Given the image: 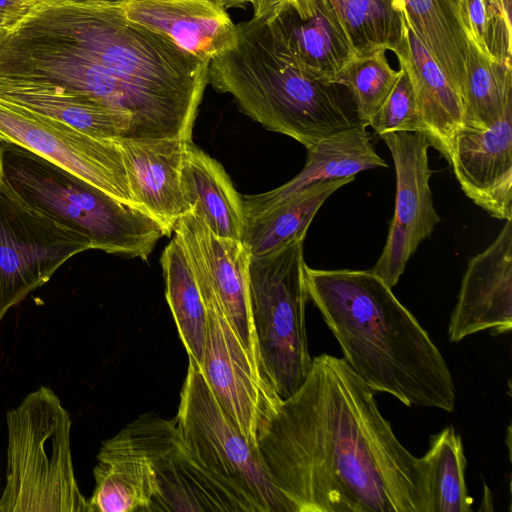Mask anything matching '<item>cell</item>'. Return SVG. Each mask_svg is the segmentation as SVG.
<instances>
[{
    "mask_svg": "<svg viewBox=\"0 0 512 512\" xmlns=\"http://www.w3.org/2000/svg\"><path fill=\"white\" fill-rule=\"evenodd\" d=\"M257 446L296 512H428L422 457L402 445L375 392L343 358H312Z\"/></svg>",
    "mask_w": 512,
    "mask_h": 512,
    "instance_id": "6da1fadb",
    "label": "cell"
},
{
    "mask_svg": "<svg viewBox=\"0 0 512 512\" xmlns=\"http://www.w3.org/2000/svg\"><path fill=\"white\" fill-rule=\"evenodd\" d=\"M305 283L343 359L374 392L408 407L455 410L456 388L444 357L378 275L306 265Z\"/></svg>",
    "mask_w": 512,
    "mask_h": 512,
    "instance_id": "7a4b0ae2",
    "label": "cell"
},
{
    "mask_svg": "<svg viewBox=\"0 0 512 512\" xmlns=\"http://www.w3.org/2000/svg\"><path fill=\"white\" fill-rule=\"evenodd\" d=\"M237 29L235 45L209 62L208 84L230 94L243 113L306 149L365 126L351 90L298 65L266 17H252Z\"/></svg>",
    "mask_w": 512,
    "mask_h": 512,
    "instance_id": "3957f363",
    "label": "cell"
},
{
    "mask_svg": "<svg viewBox=\"0 0 512 512\" xmlns=\"http://www.w3.org/2000/svg\"><path fill=\"white\" fill-rule=\"evenodd\" d=\"M80 49L135 92L175 138L191 141L209 63L128 21L123 6L56 0L39 6Z\"/></svg>",
    "mask_w": 512,
    "mask_h": 512,
    "instance_id": "277c9868",
    "label": "cell"
},
{
    "mask_svg": "<svg viewBox=\"0 0 512 512\" xmlns=\"http://www.w3.org/2000/svg\"><path fill=\"white\" fill-rule=\"evenodd\" d=\"M0 179L24 201L87 237L92 249L146 261L162 226L140 207L122 202L66 169L0 140Z\"/></svg>",
    "mask_w": 512,
    "mask_h": 512,
    "instance_id": "5b68a950",
    "label": "cell"
},
{
    "mask_svg": "<svg viewBox=\"0 0 512 512\" xmlns=\"http://www.w3.org/2000/svg\"><path fill=\"white\" fill-rule=\"evenodd\" d=\"M6 426L0 512H90L74 471L72 420L57 394L47 386L28 393Z\"/></svg>",
    "mask_w": 512,
    "mask_h": 512,
    "instance_id": "8992f818",
    "label": "cell"
},
{
    "mask_svg": "<svg viewBox=\"0 0 512 512\" xmlns=\"http://www.w3.org/2000/svg\"><path fill=\"white\" fill-rule=\"evenodd\" d=\"M304 239L251 255L248 266L250 311L261 365L282 399L302 385L312 364L305 320L309 296Z\"/></svg>",
    "mask_w": 512,
    "mask_h": 512,
    "instance_id": "52a82bcc",
    "label": "cell"
},
{
    "mask_svg": "<svg viewBox=\"0 0 512 512\" xmlns=\"http://www.w3.org/2000/svg\"><path fill=\"white\" fill-rule=\"evenodd\" d=\"M174 421L193 460L242 511L296 512L268 474L258 447L240 433L190 360Z\"/></svg>",
    "mask_w": 512,
    "mask_h": 512,
    "instance_id": "ba28073f",
    "label": "cell"
},
{
    "mask_svg": "<svg viewBox=\"0 0 512 512\" xmlns=\"http://www.w3.org/2000/svg\"><path fill=\"white\" fill-rule=\"evenodd\" d=\"M89 249L87 237L34 208L0 179V321L62 264Z\"/></svg>",
    "mask_w": 512,
    "mask_h": 512,
    "instance_id": "9c48e42d",
    "label": "cell"
},
{
    "mask_svg": "<svg viewBox=\"0 0 512 512\" xmlns=\"http://www.w3.org/2000/svg\"><path fill=\"white\" fill-rule=\"evenodd\" d=\"M194 276L206 307L205 345L197 368L240 433L258 447L259 429L283 399L241 341L212 288L201 276Z\"/></svg>",
    "mask_w": 512,
    "mask_h": 512,
    "instance_id": "30bf717a",
    "label": "cell"
},
{
    "mask_svg": "<svg viewBox=\"0 0 512 512\" xmlns=\"http://www.w3.org/2000/svg\"><path fill=\"white\" fill-rule=\"evenodd\" d=\"M0 140L22 146L112 197L136 205L116 138L93 136L0 97Z\"/></svg>",
    "mask_w": 512,
    "mask_h": 512,
    "instance_id": "8fae6325",
    "label": "cell"
},
{
    "mask_svg": "<svg viewBox=\"0 0 512 512\" xmlns=\"http://www.w3.org/2000/svg\"><path fill=\"white\" fill-rule=\"evenodd\" d=\"M394 162L396 174L395 210L382 253L371 271L394 287L410 257L428 238L440 216L434 208L429 180L427 137L418 132L380 135Z\"/></svg>",
    "mask_w": 512,
    "mask_h": 512,
    "instance_id": "7c38bea8",
    "label": "cell"
},
{
    "mask_svg": "<svg viewBox=\"0 0 512 512\" xmlns=\"http://www.w3.org/2000/svg\"><path fill=\"white\" fill-rule=\"evenodd\" d=\"M174 233L193 272L212 288L241 341L261 364L249 303V250L240 240L215 235L192 211L178 220Z\"/></svg>",
    "mask_w": 512,
    "mask_h": 512,
    "instance_id": "4fadbf2b",
    "label": "cell"
},
{
    "mask_svg": "<svg viewBox=\"0 0 512 512\" xmlns=\"http://www.w3.org/2000/svg\"><path fill=\"white\" fill-rule=\"evenodd\" d=\"M134 422L155 467L159 496L154 511H241L193 460L174 419L146 413Z\"/></svg>",
    "mask_w": 512,
    "mask_h": 512,
    "instance_id": "5bb4252c",
    "label": "cell"
},
{
    "mask_svg": "<svg viewBox=\"0 0 512 512\" xmlns=\"http://www.w3.org/2000/svg\"><path fill=\"white\" fill-rule=\"evenodd\" d=\"M512 329V220L495 240L468 263L450 317L451 342L484 330L505 334Z\"/></svg>",
    "mask_w": 512,
    "mask_h": 512,
    "instance_id": "9a60e30c",
    "label": "cell"
},
{
    "mask_svg": "<svg viewBox=\"0 0 512 512\" xmlns=\"http://www.w3.org/2000/svg\"><path fill=\"white\" fill-rule=\"evenodd\" d=\"M449 164L469 199L494 218L512 220V109L486 129L465 126Z\"/></svg>",
    "mask_w": 512,
    "mask_h": 512,
    "instance_id": "2e32d148",
    "label": "cell"
},
{
    "mask_svg": "<svg viewBox=\"0 0 512 512\" xmlns=\"http://www.w3.org/2000/svg\"><path fill=\"white\" fill-rule=\"evenodd\" d=\"M134 203L151 215L170 236L190 211L185 202L181 169L186 145L179 138H116Z\"/></svg>",
    "mask_w": 512,
    "mask_h": 512,
    "instance_id": "e0dca14e",
    "label": "cell"
},
{
    "mask_svg": "<svg viewBox=\"0 0 512 512\" xmlns=\"http://www.w3.org/2000/svg\"><path fill=\"white\" fill-rule=\"evenodd\" d=\"M266 18L297 64L320 78L333 81L356 56L329 0H286Z\"/></svg>",
    "mask_w": 512,
    "mask_h": 512,
    "instance_id": "ac0fdd59",
    "label": "cell"
},
{
    "mask_svg": "<svg viewBox=\"0 0 512 512\" xmlns=\"http://www.w3.org/2000/svg\"><path fill=\"white\" fill-rule=\"evenodd\" d=\"M96 459L90 512L154 511L157 476L134 421L104 441Z\"/></svg>",
    "mask_w": 512,
    "mask_h": 512,
    "instance_id": "d6986e66",
    "label": "cell"
},
{
    "mask_svg": "<svg viewBox=\"0 0 512 512\" xmlns=\"http://www.w3.org/2000/svg\"><path fill=\"white\" fill-rule=\"evenodd\" d=\"M123 12L128 21L168 37L208 63L237 41V24L214 0H133Z\"/></svg>",
    "mask_w": 512,
    "mask_h": 512,
    "instance_id": "ffe728a7",
    "label": "cell"
},
{
    "mask_svg": "<svg viewBox=\"0 0 512 512\" xmlns=\"http://www.w3.org/2000/svg\"><path fill=\"white\" fill-rule=\"evenodd\" d=\"M395 55L410 78L424 135L449 163L455 138L465 127L462 97L407 20L405 39Z\"/></svg>",
    "mask_w": 512,
    "mask_h": 512,
    "instance_id": "44dd1931",
    "label": "cell"
},
{
    "mask_svg": "<svg viewBox=\"0 0 512 512\" xmlns=\"http://www.w3.org/2000/svg\"><path fill=\"white\" fill-rule=\"evenodd\" d=\"M387 166L376 153L366 126L342 131L307 148L304 168L284 185L263 194L243 196L245 215L257 214L313 184Z\"/></svg>",
    "mask_w": 512,
    "mask_h": 512,
    "instance_id": "7402d4cb",
    "label": "cell"
},
{
    "mask_svg": "<svg viewBox=\"0 0 512 512\" xmlns=\"http://www.w3.org/2000/svg\"><path fill=\"white\" fill-rule=\"evenodd\" d=\"M181 185L190 211L215 235L242 241L246 221L243 196L223 166L192 141L186 145Z\"/></svg>",
    "mask_w": 512,
    "mask_h": 512,
    "instance_id": "603a6c76",
    "label": "cell"
},
{
    "mask_svg": "<svg viewBox=\"0 0 512 512\" xmlns=\"http://www.w3.org/2000/svg\"><path fill=\"white\" fill-rule=\"evenodd\" d=\"M0 97L101 138H132L131 117L59 87L0 81Z\"/></svg>",
    "mask_w": 512,
    "mask_h": 512,
    "instance_id": "cb8c5ba5",
    "label": "cell"
},
{
    "mask_svg": "<svg viewBox=\"0 0 512 512\" xmlns=\"http://www.w3.org/2000/svg\"><path fill=\"white\" fill-rule=\"evenodd\" d=\"M411 29L463 100L468 28L464 0H400Z\"/></svg>",
    "mask_w": 512,
    "mask_h": 512,
    "instance_id": "d4e9b609",
    "label": "cell"
},
{
    "mask_svg": "<svg viewBox=\"0 0 512 512\" xmlns=\"http://www.w3.org/2000/svg\"><path fill=\"white\" fill-rule=\"evenodd\" d=\"M354 177L333 179L308 186L269 208L246 217L242 242L251 255H262L305 238L323 203Z\"/></svg>",
    "mask_w": 512,
    "mask_h": 512,
    "instance_id": "484cf974",
    "label": "cell"
},
{
    "mask_svg": "<svg viewBox=\"0 0 512 512\" xmlns=\"http://www.w3.org/2000/svg\"><path fill=\"white\" fill-rule=\"evenodd\" d=\"M166 299L189 360L200 366L206 333V307L186 253L176 236L161 255Z\"/></svg>",
    "mask_w": 512,
    "mask_h": 512,
    "instance_id": "4316f807",
    "label": "cell"
},
{
    "mask_svg": "<svg viewBox=\"0 0 512 512\" xmlns=\"http://www.w3.org/2000/svg\"><path fill=\"white\" fill-rule=\"evenodd\" d=\"M464 126L486 129L512 109L511 67L484 55L469 39L463 85Z\"/></svg>",
    "mask_w": 512,
    "mask_h": 512,
    "instance_id": "83f0119b",
    "label": "cell"
},
{
    "mask_svg": "<svg viewBox=\"0 0 512 512\" xmlns=\"http://www.w3.org/2000/svg\"><path fill=\"white\" fill-rule=\"evenodd\" d=\"M356 56L378 50L394 53L406 34V18L400 0H329Z\"/></svg>",
    "mask_w": 512,
    "mask_h": 512,
    "instance_id": "f1b7e54d",
    "label": "cell"
},
{
    "mask_svg": "<svg viewBox=\"0 0 512 512\" xmlns=\"http://www.w3.org/2000/svg\"><path fill=\"white\" fill-rule=\"evenodd\" d=\"M427 477L428 512H472L465 480L466 457L461 436L446 426L429 442L422 456Z\"/></svg>",
    "mask_w": 512,
    "mask_h": 512,
    "instance_id": "f546056e",
    "label": "cell"
},
{
    "mask_svg": "<svg viewBox=\"0 0 512 512\" xmlns=\"http://www.w3.org/2000/svg\"><path fill=\"white\" fill-rule=\"evenodd\" d=\"M400 70H394L385 50L364 56H355L334 78L345 84L352 92L360 119L369 126L371 119L383 105L394 85Z\"/></svg>",
    "mask_w": 512,
    "mask_h": 512,
    "instance_id": "4dcf8cb0",
    "label": "cell"
},
{
    "mask_svg": "<svg viewBox=\"0 0 512 512\" xmlns=\"http://www.w3.org/2000/svg\"><path fill=\"white\" fill-rule=\"evenodd\" d=\"M511 0H464L468 38L493 61L511 67Z\"/></svg>",
    "mask_w": 512,
    "mask_h": 512,
    "instance_id": "1f68e13d",
    "label": "cell"
},
{
    "mask_svg": "<svg viewBox=\"0 0 512 512\" xmlns=\"http://www.w3.org/2000/svg\"><path fill=\"white\" fill-rule=\"evenodd\" d=\"M399 70L396 84L369 124L379 136L392 132L424 134L410 78L402 67Z\"/></svg>",
    "mask_w": 512,
    "mask_h": 512,
    "instance_id": "d6a6232c",
    "label": "cell"
},
{
    "mask_svg": "<svg viewBox=\"0 0 512 512\" xmlns=\"http://www.w3.org/2000/svg\"><path fill=\"white\" fill-rule=\"evenodd\" d=\"M38 6L25 0H0V14L22 19Z\"/></svg>",
    "mask_w": 512,
    "mask_h": 512,
    "instance_id": "836d02e7",
    "label": "cell"
},
{
    "mask_svg": "<svg viewBox=\"0 0 512 512\" xmlns=\"http://www.w3.org/2000/svg\"><path fill=\"white\" fill-rule=\"evenodd\" d=\"M286 0H252L253 18L267 17L274 13Z\"/></svg>",
    "mask_w": 512,
    "mask_h": 512,
    "instance_id": "e575fe53",
    "label": "cell"
},
{
    "mask_svg": "<svg viewBox=\"0 0 512 512\" xmlns=\"http://www.w3.org/2000/svg\"><path fill=\"white\" fill-rule=\"evenodd\" d=\"M21 19L11 18L0 14V45L4 42L11 29Z\"/></svg>",
    "mask_w": 512,
    "mask_h": 512,
    "instance_id": "d590c367",
    "label": "cell"
},
{
    "mask_svg": "<svg viewBox=\"0 0 512 512\" xmlns=\"http://www.w3.org/2000/svg\"><path fill=\"white\" fill-rule=\"evenodd\" d=\"M78 4L124 6L133 0H69Z\"/></svg>",
    "mask_w": 512,
    "mask_h": 512,
    "instance_id": "8d00e7d4",
    "label": "cell"
},
{
    "mask_svg": "<svg viewBox=\"0 0 512 512\" xmlns=\"http://www.w3.org/2000/svg\"><path fill=\"white\" fill-rule=\"evenodd\" d=\"M227 8H245L248 4H252V0H214Z\"/></svg>",
    "mask_w": 512,
    "mask_h": 512,
    "instance_id": "74e56055",
    "label": "cell"
},
{
    "mask_svg": "<svg viewBox=\"0 0 512 512\" xmlns=\"http://www.w3.org/2000/svg\"><path fill=\"white\" fill-rule=\"evenodd\" d=\"M25 1L31 2V3L36 4V5H42V4L53 2V1H56V0H25Z\"/></svg>",
    "mask_w": 512,
    "mask_h": 512,
    "instance_id": "f35d334b",
    "label": "cell"
},
{
    "mask_svg": "<svg viewBox=\"0 0 512 512\" xmlns=\"http://www.w3.org/2000/svg\"><path fill=\"white\" fill-rule=\"evenodd\" d=\"M1 493V492H0Z\"/></svg>",
    "mask_w": 512,
    "mask_h": 512,
    "instance_id": "ab89813d",
    "label": "cell"
}]
</instances>
